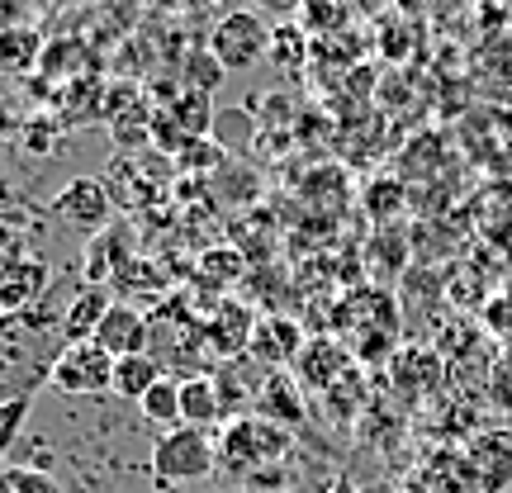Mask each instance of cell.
I'll return each instance as SVG.
<instances>
[{"mask_svg": "<svg viewBox=\"0 0 512 493\" xmlns=\"http://www.w3.org/2000/svg\"><path fill=\"white\" fill-rule=\"evenodd\" d=\"M48 290V266L43 261H15L0 271V318H15V313H29V304H38Z\"/></svg>", "mask_w": 512, "mask_h": 493, "instance_id": "12", "label": "cell"}, {"mask_svg": "<svg viewBox=\"0 0 512 493\" xmlns=\"http://www.w3.org/2000/svg\"><path fill=\"white\" fill-rule=\"evenodd\" d=\"M508 366H512V342H508Z\"/></svg>", "mask_w": 512, "mask_h": 493, "instance_id": "34", "label": "cell"}, {"mask_svg": "<svg viewBox=\"0 0 512 493\" xmlns=\"http://www.w3.org/2000/svg\"><path fill=\"white\" fill-rule=\"evenodd\" d=\"M181 162L185 166H214V162H219V147L209 143V138H200V143H185L181 147Z\"/></svg>", "mask_w": 512, "mask_h": 493, "instance_id": "27", "label": "cell"}, {"mask_svg": "<svg viewBox=\"0 0 512 493\" xmlns=\"http://www.w3.org/2000/svg\"><path fill=\"white\" fill-rule=\"evenodd\" d=\"M470 493H512V441L508 437H479L460 456Z\"/></svg>", "mask_w": 512, "mask_h": 493, "instance_id": "6", "label": "cell"}, {"mask_svg": "<svg viewBox=\"0 0 512 493\" xmlns=\"http://www.w3.org/2000/svg\"><path fill=\"white\" fill-rule=\"evenodd\" d=\"M138 408H143V418L152 422V427H162V432H176V427H185V418H181V380L162 375V380L147 389V399L138 403Z\"/></svg>", "mask_w": 512, "mask_h": 493, "instance_id": "19", "label": "cell"}, {"mask_svg": "<svg viewBox=\"0 0 512 493\" xmlns=\"http://www.w3.org/2000/svg\"><path fill=\"white\" fill-rule=\"evenodd\" d=\"M256 5V15H275V19H294L309 0H252Z\"/></svg>", "mask_w": 512, "mask_h": 493, "instance_id": "29", "label": "cell"}, {"mask_svg": "<svg viewBox=\"0 0 512 493\" xmlns=\"http://www.w3.org/2000/svg\"><path fill=\"white\" fill-rule=\"evenodd\" d=\"M304 347H309L304 328H299L294 318L271 313V318H256V332H252V347H247V356H252V361H261V366L285 370V366H294V361L304 356Z\"/></svg>", "mask_w": 512, "mask_h": 493, "instance_id": "9", "label": "cell"}, {"mask_svg": "<svg viewBox=\"0 0 512 493\" xmlns=\"http://www.w3.org/2000/svg\"><path fill=\"white\" fill-rule=\"evenodd\" d=\"M110 309H114V294L105 290V285H86V290L62 309V342H67V347H72V342H95V332H100V323H105Z\"/></svg>", "mask_w": 512, "mask_h": 493, "instance_id": "13", "label": "cell"}, {"mask_svg": "<svg viewBox=\"0 0 512 493\" xmlns=\"http://www.w3.org/2000/svg\"><path fill=\"white\" fill-rule=\"evenodd\" d=\"M181 418L185 427H200V432H209L223 418V399L214 375H185L181 380Z\"/></svg>", "mask_w": 512, "mask_h": 493, "instance_id": "15", "label": "cell"}, {"mask_svg": "<svg viewBox=\"0 0 512 493\" xmlns=\"http://www.w3.org/2000/svg\"><path fill=\"white\" fill-rule=\"evenodd\" d=\"M271 34L275 29H266V19L256 15V10H233V15H223L219 24H214L209 53L219 57V67L228 76L252 72L256 62L271 53Z\"/></svg>", "mask_w": 512, "mask_h": 493, "instance_id": "3", "label": "cell"}, {"mask_svg": "<svg viewBox=\"0 0 512 493\" xmlns=\"http://www.w3.org/2000/svg\"><path fill=\"white\" fill-rule=\"evenodd\" d=\"M209 5H219V10H228V15L238 10V0H209Z\"/></svg>", "mask_w": 512, "mask_h": 493, "instance_id": "31", "label": "cell"}, {"mask_svg": "<svg viewBox=\"0 0 512 493\" xmlns=\"http://www.w3.org/2000/svg\"><path fill=\"white\" fill-rule=\"evenodd\" d=\"M95 342L110 351L114 361H119V356H143V351L152 347V323H147L128 299H114V309L105 313V323H100V332H95Z\"/></svg>", "mask_w": 512, "mask_h": 493, "instance_id": "11", "label": "cell"}, {"mask_svg": "<svg viewBox=\"0 0 512 493\" xmlns=\"http://www.w3.org/2000/svg\"><path fill=\"white\" fill-rule=\"evenodd\" d=\"M133 261H138V256H133V228L110 223L105 233L86 238V252H81V275H86V285H110V280H119Z\"/></svg>", "mask_w": 512, "mask_h": 493, "instance_id": "7", "label": "cell"}, {"mask_svg": "<svg viewBox=\"0 0 512 493\" xmlns=\"http://www.w3.org/2000/svg\"><path fill=\"white\" fill-rule=\"evenodd\" d=\"M403 493H470L465 470H460V456H437V460H427V465H418L408 475V484H403Z\"/></svg>", "mask_w": 512, "mask_h": 493, "instance_id": "18", "label": "cell"}, {"mask_svg": "<svg viewBox=\"0 0 512 493\" xmlns=\"http://www.w3.org/2000/svg\"><path fill=\"white\" fill-rule=\"evenodd\" d=\"M0 493H10V489H5V475H0Z\"/></svg>", "mask_w": 512, "mask_h": 493, "instance_id": "33", "label": "cell"}, {"mask_svg": "<svg viewBox=\"0 0 512 493\" xmlns=\"http://www.w3.org/2000/svg\"><path fill=\"white\" fill-rule=\"evenodd\" d=\"M5 489L10 493H67L48 470H34V465H10L5 470Z\"/></svg>", "mask_w": 512, "mask_h": 493, "instance_id": "25", "label": "cell"}, {"mask_svg": "<svg viewBox=\"0 0 512 493\" xmlns=\"http://www.w3.org/2000/svg\"><path fill=\"white\" fill-rule=\"evenodd\" d=\"M347 347L342 342H332V337H318V342H309L304 347V356L294 361L299 366V380L313 384V389H332V384L347 380Z\"/></svg>", "mask_w": 512, "mask_h": 493, "instance_id": "14", "label": "cell"}, {"mask_svg": "<svg viewBox=\"0 0 512 493\" xmlns=\"http://www.w3.org/2000/svg\"><path fill=\"white\" fill-rule=\"evenodd\" d=\"M361 10H375V0H361Z\"/></svg>", "mask_w": 512, "mask_h": 493, "instance_id": "32", "label": "cell"}, {"mask_svg": "<svg viewBox=\"0 0 512 493\" xmlns=\"http://www.w3.org/2000/svg\"><path fill=\"white\" fill-rule=\"evenodd\" d=\"M290 451V432L271 418H233L219 441V465L252 484L256 470H271Z\"/></svg>", "mask_w": 512, "mask_h": 493, "instance_id": "1", "label": "cell"}, {"mask_svg": "<svg viewBox=\"0 0 512 493\" xmlns=\"http://www.w3.org/2000/svg\"><path fill=\"white\" fill-rule=\"evenodd\" d=\"M53 219L76 228V233H86V238H95V233H105L114 223V195L105 190V181L76 176V181H67L53 195Z\"/></svg>", "mask_w": 512, "mask_h": 493, "instance_id": "5", "label": "cell"}, {"mask_svg": "<svg viewBox=\"0 0 512 493\" xmlns=\"http://www.w3.org/2000/svg\"><path fill=\"white\" fill-rule=\"evenodd\" d=\"M48 384L62 394H114V356L100 342H72L57 351Z\"/></svg>", "mask_w": 512, "mask_h": 493, "instance_id": "4", "label": "cell"}, {"mask_svg": "<svg viewBox=\"0 0 512 493\" xmlns=\"http://www.w3.org/2000/svg\"><path fill=\"white\" fill-rule=\"evenodd\" d=\"M223 76H228V72L219 67V57H214L209 48H204V53H195L190 62H185V91L209 95V91H214V86L223 81Z\"/></svg>", "mask_w": 512, "mask_h": 493, "instance_id": "24", "label": "cell"}, {"mask_svg": "<svg viewBox=\"0 0 512 493\" xmlns=\"http://www.w3.org/2000/svg\"><path fill=\"white\" fill-rule=\"evenodd\" d=\"M29 408H34V399H10V403H0V460L10 456L15 437L24 432V418H29Z\"/></svg>", "mask_w": 512, "mask_h": 493, "instance_id": "26", "label": "cell"}, {"mask_svg": "<svg viewBox=\"0 0 512 493\" xmlns=\"http://www.w3.org/2000/svg\"><path fill=\"white\" fill-rule=\"evenodd\" d=\"M271 57L280 62V67H304L309 62V34L304 29H294V24H280L271 34Z\"/></svg>", "mask_w": 512, "mask_h": 493, "instance_id": "23", "label": "cell"}, {"mask_svg": "<svg viewBox=\"0 0 512 493\" xmlns=\"http://www.w3.org/2000/svg\"><path fill=\"white\" fill-rule=\"evenodd\" d=\"M261 403H266L271 422H294V418H304V399H299V384H294L285 370H271V375L261 380Z\"/></svg>", "mask_w": 512, "mask_h": 493, "instance_id": "20", "label": "cell"}, {"mask_svg": "<svg viewBox=\"0 0 512 493\" xmlns=\"http://www.w3.org/2000/svg\"><path fill=\"white\" fill-rule=\"evenodd\" d=\"M219 465V446L209 441V432L200 427H176V432H162L157 446H152V475L162 484H195V479H209Z\"/></svg>", "mask_w": 512, "mask_h": 493, "instance_id": "2", "label": "cell"}, {"mask_svg": "<svg viewBox=\"0 0 512 493\" xmlns=\"http://www.w3.org/2000/svg\"><path fill=\"white\" fill-rule=\"evenodd\" d=\"M162 375H166V366L152 356V351H143V356H119V361H114V394L143 403L147 389L162 380Z\"/></svg>", "mask_w": 512, "mask_h": 493, "instance_id": "16", "label": "cell"}, {"mask_svg": "<svg viewBox=\"0 0 512 493\" xmlns=\"http://www.w3.org/2000/svg\"><path fill=\"white\" fill-rule=\"evenodd\" d=\"M209 128H214V105H209V95L185 91L171 110L157 114L152 133H162L166 147H185V143H200V138H209Z\"/></svg>", "mask_w": 512, "mask_h": 493, "instance_id": "10", "label": "cell"}, {"mask_svg": "<svg viewBox=\"0 0 512 493\" xmlns=\"http://www.w3.org/2000/svg\"><path fill=\"white\" fill-rule=\"evenodd\" d=\"M43 57V34L29 24H5L0 29V72L24 76L34 72V62Z\"/></svg>", "mask_w": 512, "mask_h": 493, "instance_id": "17", "label": "cell"}, {"mask_svg": "<svg viewBox=\"0 0 512 493\" xmlns=\"http://www.w3.org/2000/svg\"><path fill=\"white\" fill-rule=\"evenodd\" d=\"M10 128H15V119H10V105L0 100V133H10Z\"/></svg>", "mask_w": 512, "mask_h": 493, "instance_id": "30", "label": "cell"}, {"mask_svg": "<svg viewBox=\"0 0 512 493\" xmlns=\"http://www.w3.org/2000/svg\"><path fill=\"white\" fill-rule=\"evenodd\" d=\"M24 238H19L15 228H5V223H0V271H5V266H15V261H24Z\"/></svg>", "mask_w": 512, "mask_h": 493, "instance_id": "28", "label": "cell"}, {"mask_svg": "<svg viewBox=\"0 0 512 493\" xmlns=\"http://www.w3.org/2000/svg\"><path fill=\"white\" fill-rule=\"evenodd\" d=\"M242 275V256L233 247H214V252L200 256V266H195V285H228V280H238Z\"/></svg>", "mask_w": 512, "mask_h": 493, "instance_id": "22", "label": "cell"}, {"mask_svg": "<svg viewBox=\"0 0 512 493\" xmlns=\"http://www.w3.org/2000/svg\"><path fill=\"white\" fill-rule=\"evenodd\" d=\"M299 15H304V34L323 43V38H337L347 29L351 10H347V0H309Z\"/></svg>", "mask_w": 512, "mask_h": 493, "instance_id": "21", "label": "cell"}, {"mask_svg": "<svg viewBox=\"0 0 512 493\" xmlns=\"http://www.w3.org/2000/svg\"><path fill=\"white\" fill-rule=\"evenodd\" d=\"M252 332H256V313L242 299H219L214 313L204 318V347L223 356V361H233V356H247Z\"/></svg>", "mask_w": 512, "mask_h": 493, "instance_id": "8", "label": "cell"}]
</instances>
